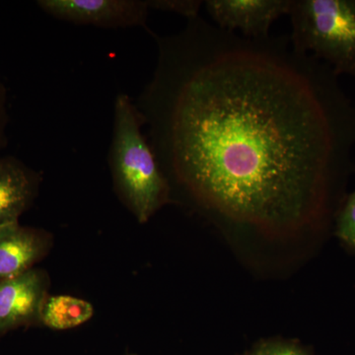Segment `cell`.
Instances as JSON below:
<instances>
[{
  "instance_id": "1",
  "label": "cell",
  "mask_w": 355,
  "mask_h": 355,
  "mask_svg": "<svg viewBox=\"0 0 355 355\" xmlns=\"http://www.w3.org/2000/svg\"><path fill=\"white\" fill-rule=\"evenodd\" d=\"M153 36L139 110L170 184L217 220L266 234L335 221L355 172V106L333 70L286 35L248 39L200 16Z\"/></svg>"
},
{
  "instance_id": "2",
  "label": "cell",
  "mask_w": 355,
  "mask_h": 355,
  "mask_svg": "<svg viewBox=\"0 0 355 355\" xmlns=\"http://www.w3.org/2000/svg\"><path fill=\"white\" fill-rule=\"evenodd\" d=\"M144 121L127 94L114 101L109 166L114 190L140 224L171 202V184L142 133Z\"/></svg>"
},
{
  "instance_id": "3",
  "label": "cell",
  "mask_w": 355,
  "mask_h": 355,
  "mask_svg": "<svg viewBox=\"0 0 355 355\" xmlns=\"http://www.w3.org/2000/svg\"><path fill=\"white\" fill-rule=\"evenodd\" d=\"M292 48L355 77V0H291Z\"/></svg>"
},
{
  "instance_id": "4",
  "label": "cell",
  "mask_w": 355,
  "mask_h": 355,
  "mask_svg": "<svg viewBox=\"0 0 355 355\" xmlns=\"http://www.w3.org/2000/svg\"><path fill=\"white\" fill-rule=\"evenodd\" d=\"M50 289V275L37 266L0 280V336L20 328L42 327Z\"/></svg>"
},
{
  "instance_id": "5",
  "label": "cell",
  "mask_w": 355,
  "mask_h": 355,
  "mask_svg": "<svg viewBox=\"0 0 355 355\" xmlns=\"http://www.w3.org/2000/svg\"><path fill=\"white\" fill-rule=\"evenodd\" d=\"M37 4L58 20L107 29L146 27L149 12L141 0H39Z\"/></svg>"
},
{
  "instance_id": "6",
  "label": "cell",
  "mask_w": 355,
  "mask_h": 355,
  "mask_svg": "<svg viewBox=\"0 0 355 355\" xmlns=\"http://www.w3.org/2000/svg\"><path fill=\"white\" fill-rule=\"evenodd\" d=\"M291 0H207L205 8L216 27L239 31L252 40L270 37V27L282 16L288 15Z\"/></svg>"
},
{
  "instance_id": "7",
  "label": "cell",
  "mask_w": 355,
  "mask_h": 355,
  "mask_svg": "<svg viewBox=\"0 0 355 355\" xmlns=\"http://www.w3.org/2000/svg\"><path fill=\"white\" fill-rule=\"evenodd\" d=\"M53 244V233L46 229L21 225L20 222L0 226V280L36 268Z\"/></svg>"
},
{
  "instance_id": "8",
  "label": "cell",
  "mask_w": 355,
  "mask_h": 355,
  "mask_svg": "<svg viewBox=\"0 0 355 355\" xmlns=\"http://www.w3.org/2000/svg\"><path fill=\"white\" fill-rule=\"evenodd\" d=\"M42 177L14 157H0V226L19 222L38 197Z\"/></svg>"
},
{
  "instance_id": "9",
  "label": "cell",
  "mask_w": 355,
  "mask_h": 355,
  "mask_svg": "<svg viewBox=\"0 0 355 355\" xmlns=\"http://www.w3.org/2000/svg\"><path fill=\"white\" fill-rule=\"evenodd\" d=\"M94 316V307L87 300L71 295H51L44 302L42 327L67 331L87 323Z\"/></svg>"
},
{
  "instance_id": "10",
  "label": "cell",
  "mask_w": 355,
  "mask_h": 355,
  "mask_svg": "<svg viewBox=\"0 0 355 355\" xmlns=\"http://www.w3.org/2000/svg\"><path fill=\"white\" fill-rule=\"evenodd\" d=\"M335 233L345 246L355 252V191L347 195L338 210Z\"/></svg>"
},
{
  "instance_id": "11",
  "label": "cell",
  "mask_w": 355,
  "mask_h": 355,
  "mask_svg": "<svg viewBox=\"0 0 355 355\" xmlns=\"http://www.w3.org/2000/svg\"><path fill=\"white\" fill-rule=\"evenodd\" d=\"M246 355H310L298 343L292 340H261L254 345Z\"/></svg>"
},
{
  "instance_id": "12",
  "label": "cell",
  "mask_w": 355,
  "mask_h": 355,
  "mask_svg": "<svg viewBox=\"0 0 355 355\" xmlns=\"http://www.w3.org/2000/svg\"><path fill=\"white\" fill-rule=\"evenodd\" d=\"M149 8L172 12L191 20L198 17L202 1L197 0H147Z\"/></svg>"
},
{
  "instance_id": "13",
  "label": "cell",
  "mask_w": 355,
  "mask_h": 355,
  "mask_svg": "<svg viewBox=\"0 0 355 355\" xmlns=\"http://www.w3.org/2000/svg\"><path fill=\"white\" fill-rule=\"evenodd\" d=\"M7 123L6 92V88L0 83V148L6 140V128Z\"/></svg>"
},
{
  "instance_id": "14",
  "label": "cell",
  "mask_w": 355,
  "mask_h": 355,
  "mask_svg": "<svg viewBox=\"0 0 355 355\" xmlns=\"http://www.w3.org/2000/svg\"><path fill=\"white\" fill-rule=\"evenodd\" d=\"M130 355H137V354H130Z\"/></svg>"
}]
</instances>
